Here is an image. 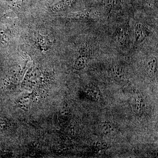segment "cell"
I'll return each instance as SVG.
<instances>
[{
  "label": "cell",
  "mask_w": 158,
  "mask_h": 158,
  "mask_svg": "<svg viewBox=\"0 0 158 158\" xmlns=\"http://www.w3.org/2000/svg\"><path fill=\"white\" fill-rule=\"evenodd\" d=\"M113 72L114 74L116 77L118 78V79L122 80L123 78V72L122 69L120 67L118 66H115L113 68Z\"/></svg>",
  "instance_id": "5b68a950"
},
{
  "label": "cell",
  "mask_w": 158,
  "mask_h": 158,
  "mask_svg": "<svg viewBox=\"0 0 158 158\" xmlns=\"http://www.w3.org/2000/svg\"><path fill=\"white\" fill-rule=\"evenodd\" d=\"M140 100H137V110H138V111H139L140 109Z\"/></svg>",
  "instance_id": "8992f818"
},
{
  "label": "cell",
  "mask_w": 158,
  "mask_h": 158,
  "mask_svg": "<svg viewBox=\"0 0 158 158\" xmlns=\"http://www.w3.org/2000/svg\"><path fill=\"white\" fill-rule=\"evenodd\" d=\"M148 32L143 24L140 22L137 23L135 27V36L136 43L140 44L143 42L148 36Z\"/></svg>",
  "instance_id": "6da1fadb"
},
{
  "label": "cell",
  "mask_w": 158,
  "mask_h": 158,
  "mask_svg": "<svg viewBox=\"0 0 158 158\" xmlns=\"http://www.w3.org/2000/svg\"><path fill=\"white\" fill-rule=\"evenodd\" d=\"M87 60V57L84 54L81 55L77 59L75 63V68L78 69H82L85 67V63Z\"/></svg>",
  "instance_id": "7a4b0ae2"
},
{
  "label": "cell",
  "mask_w": 158,
  "mask_h": 158,
  "mask_svg": "<svg viewBox=\"0 0 158 158\" xmlns=\"http://www.w3.org/2000/svg\"><path fill=\"white\" fill-rule=\"evenodd\" d=\"M119 32L118 34V44L120 46H123L125 44L127 40V39L128 35L126 33L125 31H123L122 29H120Z\"/></svg>",
  "instance_id": "3957f363"
},
{
  "label": "cell",
  "mask_w": 158,
  "mask_h": 158,
  "mask_svg": "<svg viewBox=\"0 0 158 158\" xmlns=\"http://www.w3.org/2000/svg\"><path fill=\"white\" fill-rule=\"evenodd\" d=\"M157 60L155 58H152L148 63V72L150 75L152 74L155 71Z\"/></svg>",
  "instance_id": "277c9868"
}]
</instances>
